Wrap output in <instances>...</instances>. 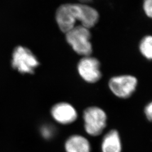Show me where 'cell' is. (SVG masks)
<instances>
[{
    "mask_svg": "<svg viewBox=\"0 0 152 152\" xmlns=\"http://www.w3.org/2000/svg\"><path fill=\"white\" fill-rule=\"evenodd\" d=\"M65 34L67 42L76 53L83 56H90L92 53L91 33L89 29L82 26H75Z\"/></svg>",
    "mask_w": 152,
    "mask_h": 152,
    "instance_id": "cell-1",
    "label": "cell"
},
{
    "mask_svg": "<svg viewBox=\"0 0 152 152\" xmlns=\"http://www.w3.org/2000/svg\"><path fill=\"white\" fill-rule=\"evenodd\" d=\"M83 117L85 131L91 136L100 135L107 126V114L102 109L97 107L86 109Z\"/></svg>",
    "mask_w": 152,
    "mask_h": 152,
    "instance_id": "cell-2",
    "label": "cell"
},
{
    "mask_svg": "<svg viewBox=\"0 0 152 152\" xmlns=\"http://www.w3.org/2000/svg\"><path fill=\"white\" fill-rule=\"evenodd\" d=\"M39 65L36 56L27 48L18 46L14 50L12 66L20 73L32 74Z\"/></svg>",
    "mask_w": 152,
    "mask_h": 152,
    "instance_id": "cell-3",
    "label": "cell"
},
{
    "mask_svg": "<svg viewBox=\"0 0 152 152\" xmlns=\"http://www.w3.org/2000/svg\"><path fill=\"white\" fill-rule=\"evenodd\" d=\"M137 80L131 75L115 76L110 78L109 87L114 95L120 98H130L136 90Z\"/></svg>",
    "mask_w": 152,
    "mask_h": 152,
    "instance_id": "cell-4",
    "label": "cell"
},
{
    "mask_svg": "<svg viewBox=\"0 0 152 152\" xmlns=\"http://www.w3.org/2000/svg\"><path fill=\"white\" fill-rule=\"evenodd\" d=\"M99 61L90 56H84L80 60L77 70L82 78L88 83H94L102 77Z\"/></svg>",
    "mask_w": 152,
    "mask_h": 152,
    "instance_id": "cell-5",
    "label": "cell"
},
{
    "mask_svg": "<svg viewBox=\"0 0 152 152\" xmlns=\"http://www.w3.org/2000/svg\"><path fill=\"white\" fill-rule=\"evenodd\" d=\"M73 8L76 21L81 22L82 26L90 29L99 21L98 11L92 7L83 4H73Z\"/></svg>",
    "mask_w": 152,
    "mask_h": 152,
    "instance_id": "cell-6",
    "label": "cell"
},
{
    "mask_svg": "<svg viewBox=\"0 0 152 152\" xmlns=\"http://www.w3.org/2000/svg\"><path fill=\"white\" fill-rule=\"evenodd\" d=\"M56 21L63 32L71 31L76 26V18L73 9V4H65L60 5L56 12Z\"/></svg>",
    "mask_w": 152,
    "mask_h": 152,
    "instance_id": "cell-7",
    "label": "cell"
},
{
    "mask_svg": "<svg viewBox=\"0 0 152 152\" xmlns=\"http://www.w3.org/2000/svg\"><path fill=\"white\" fill-rule=\"evenodd\" d=\"M51 114L55 121L62 125H68L74 122L78 115L76 109L66 103H59L54 105L51 110Z\"/></svg>",
    "mask_w": 152,
    "mask_h": 152,
    "instance_id": "cell-8",
    "label": "cell"
},
{
    "mask_svg": "<svg viewBox=\"0 0 152 152\" xmlns=\"http://www.w3.org/2000/svg\"><path fill=\"white\" fill-rule=\"evenodd\" d=\"M66 152H90L89 141L83 136L75 135L69 137L65 142Z\"/></svg>",
    "mask_w": 152,
    "mask_h": 152,
    "instance_id": "cell-9",
    "label": "cell"
},
{
    "mask_svg": "<svg viewBox=\"0 0 152 152\" xmlns=\"http://www.w3.org/2000/svg\"><path fill=\"white\" fill-rule=\"evenodd\" d=\"M102 152H121L122 144L118 131L112 130L104 137L102 143Z\"/></svg>",
    "mask_w": 152,
    "mask_h": 152,
    "instance_id": "cell-10",
    "label": "cell"
},
{
    "mask_svg": "<svg viewBox=\"0 0 152 152\" xmlns=\"http://www.w3.org/2000/svg\"><path fill=\"white\" fill-rule=\"evenodd\" d=\"M140 51L148 59L151 60L152 58V37L147 36L142 39L139 45Z\"/></svg>",
    "mask_w": 152,
    "mask_h": 152,
    "instance_id": "cell-11",
    "label": "cell"
},
{
    "mask_svg": "<svg viewBox=\"0 0 152 152\" xmlns=\"http://www.w3.org/2000/svg\"><path fill=\"white\" fill-rule=\"evenodd\" d=\"M143 9L147 16L151 18L152 16V0H144Z\"/></svg>",
    "mask_w": 152,
    "mask_h": 152,
    "instance_id": "cell-12",
    "label": "cell"
},
{
    "mask_svg": "<svg viewBox=\"0 0 152 152\" xmlns=\"http://www.w3.org/2000/svg\"><path fill=\"white\" fill-rule=\"evenodd\" d=\"M41 134L42 136L46 139H50L53 136L54 131L53 128L50 126H44L42 128Z\"/></svg>",
    "mask_w": 152,
    "mask_h": 152,
    "instance_id": "cell-13",
    "label": "cell"
},
{
    "mask_svg": "<svg viewBox=\"0 0 152 152\" xmlns=\"http://www.w3.org/2000/svg\"><path fill=\"white\" fill-rule=\"evenodd\" d=\"M145 114L147 119L149 121H151L152 119V103L150 102L146 106L145 108Z\"/></svg>",
    "mask_w": 152,
    "mask_h": 152,
    "instance_id": "cell-14",
    "label": "cell"
},
{
    "mask_svg": "<svg viewBox=\"0 0 152 152\" xmlns=\"http://www.w3.org/2000/svg\"><path fill=\"white\" fill-rule=\"evenodd\" d=\"M81 2H82V4H85L86 3H88V2H90L92 0H79Z\"/></svg>",
    "mask_w": 152,
    "mask_h": 152,
    "instance_id": "cell-15",
    "label": "cell"
}]
</instances>
